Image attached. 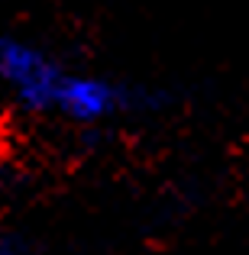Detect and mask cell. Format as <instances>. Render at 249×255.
Here are the masks:
<instances>
[{"mask_svg":"<svg viewBox=\"0 0 249 255\" xmlns=\"http://www.w3.org/2000/svg\"><path fill=\"white\" fill-rule=\"evenodd\" d=\"M0 78L19 110L55 113L68 71L39 45L16 36H3L0 39Z\"/></svg>","mask_w":249,"mask_h":255,"instance_id":"obj_1","label":"cell"},{"mask_svg":"<svg viewBox=\"0 0 249 255\" xmlns=\"http://www.w3.org/2000/svg\"><path fill=\"white\" fill-rule=\"evenodd\" d=\"M126 110V91L117 84H110L107 78H94V75H75L68 71L58 94L55 113L68 123L78 126H100L107 120L120 117Z\"/></svg>","mask_w":249,"mask_h":255,"instance_id":"obj_2","label":"cell"}]
</instances>
